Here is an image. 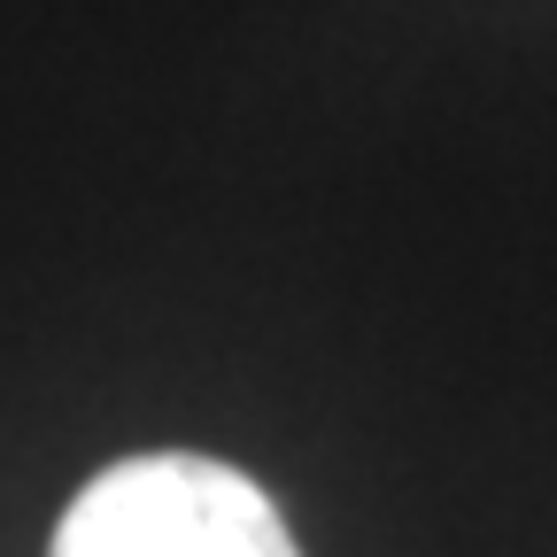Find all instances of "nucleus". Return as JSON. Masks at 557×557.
I'll return each mask as SVG.
<instances>
[{
  "instance_id": "f257e3e1",
  "label": "nucleus",
  "mask_w": 557,
  "mask_h": 557,
  "mask_svg": "<svg viewBox=\"0 0 557 557\" xmlns=\"http://www.w3.org/2000/svg\"><path fill=\"white\" fill-rule=\"evenodd\" d=\"M47 557H302L263 487L201 449H139L94 472Z\"/></svg>"
}]
</instances>
